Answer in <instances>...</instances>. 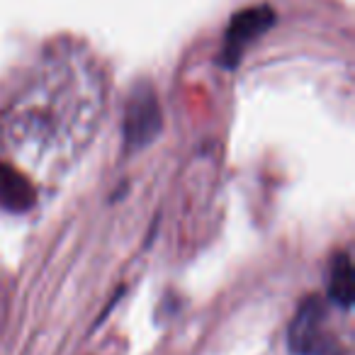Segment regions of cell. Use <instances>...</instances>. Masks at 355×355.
I'll list each match as a JSON object with an SVG mask.
<instances>
[{"instance_id":"6da1fadb","label":"cell","mask_w":355,"mask_h":355,"mask_svg":"<svg viewBox=\"0 0 355 355\" xmlns=\"http://www.w3.org/2000/svg\"><path fill=\"white\" fill-rule=\"evenodd\" d=\"M287 340L292 355H340L338 343L326 331V309L319 297L302 302L292 319Z\"/></svg>"},{"instance_id":"7a4b0ae2","label":"cell","mask_w":355,"mask_h":355,"mask_svg":"<svg viewBox=\"0 0 355 355\" xmlns=\"http://www.w3.org/2000/svg\"><path fill=\"white\" fill-rule=\"evenodd\" d=\"M272 22H275V12L268 6L248 8V10L239 12L227 30V40H224V49H222V64L227 69H234L241 61L248 44H253L263 32L270 30Z\"/></svg>"},{"instance_id":"3957f363","label":"cell","mask_w":355,"mask_h":355,"mask_svg":"<svg viewBox=\"0 0 355 355\" xmlns=\"http://www.w3.org/2000/svg\"><path fill=\"white\" fill-rule=\"evenodd\" d=\"M161 129V110L151 88H141L132 95L124 119V137L129 146H144Z\"/></svg>"},{"instance_id":"277c9868","label":"cell","mask_w":355,"mask_h":355,"mask_svg":"<svg viewBox=\"0 0 355 355\" xmlns=\"http://www.w3.org/2000/svg\"><path fill=\"white\" fill-rule=\"evenodd\" d=\"M35 202V190L20 173L10 171L0 161V207L10 212H27Z\"/></svg>"},{"instance_id":"5b68a950","label":"cell","mask_w":355,"mask_h":355,"mask_svg":"<svg viewBox=\"0 0 355 355\" xmlns=\"http://www.w3.org/2000/svg\"><path fill=\"white\" fill-rule=\"evenodd\" d=\"M353 263L348 253H338L329 272V300L340 309L353 306Z\"/></svg>"}]
</instances>
